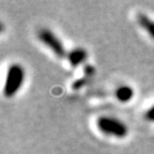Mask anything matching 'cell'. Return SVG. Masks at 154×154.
I'll use <instances>...</instances> for the list:
<instances>
[{
	"instance_id": "obj_8",
	"label": "cell",
	"mask_w": 154,
	"mask_h": 154,
	"mask_svg": "<svg viewBox=\"0 0 154 154\" xmlns=\"http://www.w3.org/2000/svg\"><path fill=\"white\" fill-rule=\"evenodd\" d=\"M85 84H86V79H77L76 82L73 84V89H80L82 87L85 86Z\"/></svg>"
},
{
	"instance_id": "obj_7",
	"label": "cell",
	"mask_w": 154,
	"mask_h": 154,
	"mask_svg": "<svg viewBox=\"0 0 154 154\" xmlns=\"http://www.w3.org/2000/svg\"><path fill=\"white\" fill-rule=\"evenodd\" d=\"M144 118L147 119L148 121H151V122H154V105L152 107H150L147 110L146 115H144Z\"/></svg>"
},
{
	"instance_id": "obj_4",
	"label": "cell",
	"mask_w": 154,
	"mask_h": 154,
	"mask_svg": "<svg viewBox=\"0 0 154 154\" xmlns=\"http://www.w3.org/2000/svg\"><path fill=\"white\" fill-rule=\"evenodd\" d=\"M88 57L87 51L82 47H76L67 54V61L73 67H76L80 65Z\"/></svg>"
},
{
	"instance_id": "obj_9",
	"label": "cell",
	"mask_w": 154,
	"mask_h": 154,
	"mask_svg": "<svg viewBox=\"0 0 154 154\" xmlns=\"http://www.w3.org/2000/svg\"><path fill=\"white\" fill-rule=\"evenodd\" d=\"M85 73H86L87 76H92L94 74V67L91 66V65H87L85 67Z\"/></svg>"
},
{
	"instance_id": "obj_5",
	"label": "cell",
	"mask_w": 154,
	"mask_h": 154,
	"mask_svg": "<svg viewBox=\"0 0 154 154\" xmlns=\"http://www.w3.org/2000/svg\"><path fill=\"white\" fill-rule=\"evenodd\" d=\"M137 22L139 26L143 29L144 31H147L148 34L154 40V20L150 18L148 15L146 14H140L137 15Z\"/></svg>"
},
{
	"instance_id": "obj_1",
	"label": "cell",
	"mask_w": 154,
	"mask_h": 154,
	"mask_svg": "<svg viewBox=\"0 0 154 154\" xmlns=\"http://www.w3.org/2000/svg\"><path fill=\"white\" fill-rule=\"evenodd\" d=\"M25 80V70L18 63H13L9 66L5 77L3 94L5 97L14 96L22 88Z\"/></svg>"
},
{
	"instance_id": "obj_3",
	"label": "cell",
	"mask_w": 154,
	"mask_h": 154,
	"mask_svg": "<svg viewBox=\"0 0 154 154\" xmlns=\"http://www.w3.org/2000/svg\"><path fill=\"white\" fill-rule=\"evenodd\" d=\"M38 40L42 42L45 46H47L57 57L63 58L66 55L65 51L64 45L62 44V42L58 38V36L54 33L53 31H51L49 29H41L38 33Z\"/></svg>"
},
{
	"instance_id": "obj_2",
	"label": "cell",
	"mask_w": 154,
	"mask_h": 154,
	"mask_svg": "<svg viewBox=\"0 0 154 154\" xmlns=\"http://www.w3.org/2000/svg\"><path fill=\"white\" fill-rule=\"evenodd\" d=\"M97 128L103 134L108 136H115L117 138L125 137L128 133V126L124 122L112 117H100L97 119Z\"/></svg>"
},
{
	"instance_id": "obj_6",
	"label": "cell",
	"mask_w": 154,
	"mask_h": 154,
	"mask_svg": "<svg viewBox=\"0 0 154 154\" xmlns=\"http://www.w3.org/2000/svg\"><path fill=\"white\" fill-rule=\"evenodd\" d=\"M116 96L120 102L125 103V102H128L132 100V97L134 96V91H133V89L130 86L123 85V86H120L118 89L116 90Z\"/></svg>"
}]
</instances>
